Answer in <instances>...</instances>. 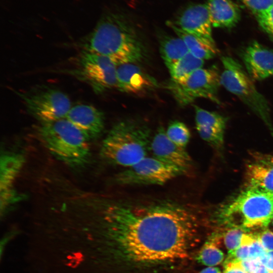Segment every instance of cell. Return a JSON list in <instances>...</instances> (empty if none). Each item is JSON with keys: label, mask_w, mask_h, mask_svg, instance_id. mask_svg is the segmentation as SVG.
I'll list each match as a JSON object with an SVG mask.
<instances>
[{"label": "cell", "mask_w": 273, "mask_h": 273, "mask_svg": "<svg viewBox=\"0 0 273 273\" xmlns=\"http://www.w3.org/2000/svg\"><path fill=\"white\" fill-rule=\"evenodd\" d=\"M224 267V273H247L240 262L225 264Z\"/></svg>", "instance_id": "cell-32"}, {"label": "cell", "mask_w": 273, "mask_h": 273, "mask_svg": "<svg viewBox=\"0 0 273 273\" xmlns=\"http://www.w3.org/2000/svg\"><path fill=\"white\" fill-rule=\"evenodd\" d=\"M240 265L247 273H252L261 264L260 258L248 259L239 262Z\"/></svg>", "instance_id": "cell-30"}, {"label": "cell", "mask_w": 273, "mask_h": 273, "mask_svg": "<svg viewBox=\"0 0 273 273\" xmlns=\"http://www.w3.org/2000/svg\"><path fill=\"white\" fill-rule=\"evenodd\" d=\"M187 170L163 162L155 157H146L118 173L116 183L124 185H163L182 175Z\"/></svg>", "instance_id": "cell-10"}, {"label": "cell", "mask_w": 273, "mask_h": 273, "mask_svg": "<svg viewBox=\"0 0 273 273\" xmlns=\"http://www.w3.org/2000/svg\"><path fill=\"white\" fill-rule=\"evenodd\" d=\"M247 188L273 193V154L255 153L246 164Z\"/></svg>", "instance_id": "cell-17"}, {"label": "cell", "mask_w": 273, "mask_h": 273, "mask_svg": "<svg viewBox=\"0 0 273 273\" xmlns=\"http://www.w3.org/2000/svg\"><path fill=\"white\" fill-rule=\"evenodd\" d=\"M242 59L252 79L261 80L273 75L272 49L254 41L244 50Z\"/></svg>", "instance_id": "cell-13"}, {"label": "cell", "mask_w": 273, "mask_h": 273, "mask_svg": "<svg viewBox=\"0 0 273 273\" xmlns=\"http://www.w3.org/2000/svg\"><path fill=\"white\" fill-rule=\"evenodd\" d=\"M178 28L189 33L214 40L212 24L206 3L192 4L185 7L172 21Z\"/></svg>", "instance_id": "cell-11"}, {"label": "cell", "mask_w": 273, "mask_h": 273, "mask_svg": "<svg viewBox=\"0 0 273 273\" xmlns=\"http://www.w3.org/2000/svg\"><path fill=\"white\" fill-rule=\"evenodd\" d=\"M220 84V75L215 67L201 68L181 82L170 80L166 88L181 106H187L200 98L220 104L217 96Z\"/></svg>", "instance_id": "cell-9"}, {"label": "cell", "mask_w": 273, "mask_h": 273, "mask_svg": "<svg viewBox=\"0 0 273 273\" xmlns=\"http://www.w3.org/2000/svg\"><path fill=\"white\" fill-rule=\"evenodd\" d=\"M256 18L262 30L273 39V4Z\"/></svg>", "instance_id": "cell-27"}, {"label": "cell", "mask_w": 273, "mask_h": 273, "mask_svg": "<svg viewBox=\"0 0 273 273\" xmlns=\"http://www.w3.org/2000/svg\"><path fill=\"white\" fill-rule=\"evenodd\" d=\"M17 94L23 100L27 112L40 122L65 118L72 107L65 93L46 85Z\"/></svg>", "instance_id": "cell-8"}, {"label": "cell", "mask_w": 273, "mask_h": 273, "mask_svg": "<svg viewBox=\"0 0 273 273\" xmlns=\"http://www.w3.org/2000/svg\"><path fill=\"white\" fill-rule=\"evenodd\" d=\"M196 126H204L223 131L226 127L227 119L215 112H211L194 105Z\"/></svg>", "instance_id": "cell-22"}, {"label": "cell", "mask_w": 273, "mask_h": 273, "mask_svg": "<svg viewBox=\"0 0 273 273\" xmlns=\"http://www.w3.org/2000/svg\"><path fill=\"white\" fill-rule=\"evenodd\" d=\"M203 64V60L194 56L189 52L168 69L171 80L181 82L194 71L202 68Z\"/></svg>", "instance_id": "cell-21"}, {"label": "cell", "mask_w": 273, "mask_h": 273, "mask_svg": "<svg viewBox=\"0 0 273 273\" xmlns=\"http://www.w3.org/2000/svg\"><path fill=\"white\" fill-rule=\"evenodd\" d=\"M150 151L156 158L187 170L192 164L191 157L185 148L172 142L162 126L158 128L152 139Z\"/></svg>", "instance_id": "cell-15"}, {"label": "cell", "mask_w": 273, "mask_h": 273, "mask_svg": "<svg viewBox=\"0 0 273 273\" xmlns=\"http://www.w3.org/2000/svg\"><path fill=\"white\" fill-rule=\"evenodd\" d=\"M76 46L80 50L105 56L117 66L141 62L147 56L146 47L133 24L124 15L113 12L103 14Z\"/></svg>", "instance_id": "cell-2"}, {"label": "cell", "mask_w": 273, "mask_h": 273, "mask_svg": "<svg viewBox=\"0 0 273 273\" xmlns=\"http://www.w3.org/2000/svg\"><path fill=\"white\" fill-rule=\"evenodd\" d=\"M24 163V158L19 153H7L1 156L0 175L1 212L2 214L19 196L14 190V184Z\"/></svg>", "instance_id": "cell-12"}, {"label": "cell", "mask_w": 273, "mask_h": 273, "mask_svg": "<svg viewBox=\"0 0 273 273\" xmlns=\"http://www.w3.org/2000/svg\"><path fill=\"white\" fill-rule=\"evenodd\" d=\"M196 129L200 137L208 143L217 148L222 146L224 131L204 126H196Z\"/></svg>", "instance_id": "cell-25"}, {"label": "cell", "mask_w": 273, "mask_h": 273, "mask_svg": "<svg viewBox=\"0 0 273 273\" xmlns=\"http://www.w3.org/2000/svg\"><path fill=\"white\" fill-rule=\"evenodd\" d=\"M157 34L160 54L169 69L189 51L179 37L173 36L162 31H159Z\"/></svg>", "instance_id": "cell-20"}, {"label": "cell", "mask_w": 273, "mask_h": 273, "mask_svg": "<svg viewBox=\"0 0 273 273\" xmlns=\"http://www.w3.org/2000/svg\"><path fill=\"white\" fill-rule=\"evenodd\" d=\"M38 131L49 151L67 165L80 167L88 161L90 140L66 118L40 122Z\"/></svg>", "instance_id": "cell-4"}, {"label": "cell", "mask_w": 273, "mask_h": 273, "mask_svg": "<svg viewBox=\"0 0 273 273\" xmlns=\"http://www.w3.org/2000/svg\"><path fill=\"white\" fill-rule=\"evenodd\" d=\"M117 88L128 94L141 95L156 86L155 80L136 63L117 66Z\"/></svg>", "instance_id": "cell-16"}, {"label": "cell", "mask_w": 273, "mask_h": 273, "mask_svg": "<svg viewBox=\"0 0 273 273\" xmlns=\"http://www.w3.org/2000/svg\"><path fill=\"white\" fill-rule=\"evenodd\" d=\"M221 61L223 69L220 75L221 84L245 104L273 133L268 103L257 89L252 78L242 66L232 57H222Z\"/></svg>", "instance_id": "cell-6"}, {"label": "cell", "mask_w": 273, "mask_h": 273, "mask_svg": "<svg viewBox=\"0 0 273 273\" xmlns=\"http://www.w3.org/2000/svg\"><path fill=\"white\" fill-rule=\"evenodd\" d=\"M246 232L247 231L244 229L233 227L224 233V242L229 252L233 251L240 246L243 237Z\"/></svg>", "instance_id": "cell-26"}, {"label": "cell", "mask_w": 273, "mask_h": 273, "mask_svg": "<svg viewBox=\"0 0 273 273\" xmlns=\"http://www.w3.org/2000/svg\"><path fill=\"white\" fill-rule=\"evenodd\" d=\"M166 24L180 38L186 45L190 53L202 60L214 58L218 53V50L214 40L203 38L184 31L172 21H168Z\"/></svg>", "instance_id": "cell-19"}, {"label": "cell", "mask_w": 273, "mask_h": 273, "mask_svg": "<svg viewBox=\"0 0 273 273\" xmlns=\"http://www.w3.org/2000/svg\"><path fill=\"white\" fill-rule=\"evenodd\" d=\"M224 258L223 252L219 249L214 241L207 242L202 247L197 256V260L208 266L220 263Z\"/></svg>", "instance_id": "cell-24"}, {"label": "cell", "mask_w": 273, "mask_h": 273, "mask_svg": "<svg viewBox=\"0 0 273 273\" xmlns=\"http://www.w3.org/2000/svg\"><path fill=\"white\" fill-rule=\"evenodd\" d=\"M166 133L174 144L183 148H186L190 138L191 132L187 126L179 121H174L168 126Z\"/></svg>", "instance_id": "cell-23"}, {"label": "cell", "mask_w": 273, "mask_h": 273, "mask_svg": "<svg viewBox=\"0 0 273 273\" xmlns=\"http://www.w3.org/2000/svg\"><path fill=\"white\" fill-rule=\"evenodd\" d=\"M206 4L213 27L230 28L240 19L239 7L232 0H207Z\"/></svg>", "instance_id": "cell-18"}, {"label": "cell", "mask_w": 273, "mask_h": 273, "mask_svg": "<svg viewBox=\"0 0 273 273\" xmlns=\"http://www.w3.org/2000/svg\"><path fill=\"white\" fill-rule=\"evenodd\" d=\"M150 127L133 119L115 123L102 142L101 157L107 161L129 167L147 157L151 142Z\"/></svg>", "instance_id": "cell-3"}, {"label": "cell", "mask_w": 273, "mask_h": 273, "mask_svg": "<svg viewBox=\"0 0 273 273\" xmlns=\"http://www.w3.org/2000/svg\"><path fill=\"white\" fill-rule=\"evenodd\" d=\"M252 273H272L262 264H260Z\"/></svg>", "instance_id": "cell-34"}, {"label": "cell", "mask_w": 273, "mask_h": 273, "mask_svg": "<svg viewBox=\"0 0 273 273\" xmlns=\"http://www.w3.org/2000/svg\"><path fill=\"white\" fill-rule=\"evenodd\" d=\"M262 265L273 273V251H267L260 258Z\"/></svg>", "instance_id": "cell-31"}, {"label": "cell", "mask_w": 273, "mask_h": 273, "mask_svg": "<svg viewBox=\"0 0 273 273\" xmlns=\"http://www.w3.org/2000/svg\"><path fill=\"white\" fill-rule=\"evenodd\" d=\"M100 208L105 231L125 262L158 265L189 256L197 224L189 208L164 201L108 202Z\"/></svg>", "instance_id": "cell-1"}, {"label": "cell", "mask_w": 273, "mask_h": 273, "mask_svg": "<svg viewBox=\"0 0 273 273\" xmlns=\"http://www.w3.org/2000/svg\"><path fill=\"white\" fill-rule=\"evenodd\" d=\"M199 273H221L219 268L217 267H213L212 266H209L207 267L202 270H201Z\"/></svg>", "instance_id": "cell-33"}, {"label": "cell", "mask_w": 273, "mask_h": 273, "mask_svg": "<svg viewBox=\"0 0 273 273\" xmlns=\"http://www.w3.org/2000/svg\"><path fill=\"white\" fill-rule=\"evenodd\" d=\"M65 118L89 140L100 136L104 129V113L90 105L80 104L72 106Z\"/></svg>", "instance_id": "cell-14"}, {"label": "cell", "mask_w": 273, "mask_h": 273, "mask_svg": "<svg viewBox=\"0 0 273 273\" xmlns=\"http://www.w3.org/2000/svg\"><path fill=\"white\" fill-rule=\"evenodd\" d=\"M255 235L266 251H273V232L267 229Z\"/></svg>", "instance_id": "cell-29"}, {"label": "cell", "mask_w": 273, "mask_h": 273, "mask_svg": "<svg viewBox=\"0 0 273 273\" xmlns=\"http://www.w3.org/2000/svg\"><path fill=\"white\" fill-rule=\"evenodd\" d=\"M65 71L87 84L97 94L117 87V65L98 54L80 50L72 66Z\"/></svg>", "instance_id": "cell-7"}, {"label": "cell", "mask_w": 273, "mask_h": 273, "mask_svg": "<svg viewBox=\"0 0 273 273\" xmlns=\"http://www.w3.org/2000/svg\"><path fill=\"white\" fill-rule=\"evenodd\" d=\"M219 217L231 226L246 231L265 227L273 218V193L247 188L221 210Z\"/></svg>", "instance_id": "cell-5"}, {"label": "cell", "mask_w": 273, "mask_h": 273, "mask_svg": "<svg viewBox=\"0 0 273 273\" xmlns=\"http://www.w3.org/2000/svg\"><path fill=\"white\" fill-rule=\"evenodd\" d=\"M255 17L266 11L272 4L273 0H239Z\"/></svg>", "instance_id": "cell-28"}]
</instances>
